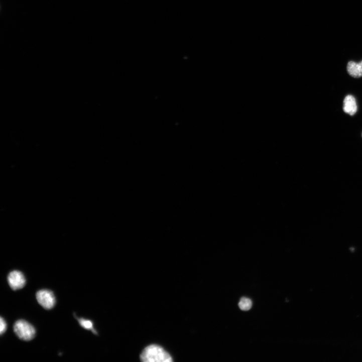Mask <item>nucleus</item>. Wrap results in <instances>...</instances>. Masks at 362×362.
Masks as SVG:
<instances>
[{"instance_id": "1", "label": "nucleus", "mask_w": 362, "mask_h": 362, "mask_svg": "<svg viewBox=\"0 0 362 362\" xmlns=\"http://www.w3.org/2000/svg\"><path fill=\"white\" fill-rule=\"evenodd\" d=\"M140 358L144 362H171V355L162 347L151 344L146 347L142 352Z\"/></svg>"}, {"instance_id": "2", "label": "nucleus", "mask_w": 362, "mask_h": 362, "mask_svg": "<svg viewBox=\"0 0 362 362\" xmlns=\"http://www.w3.org/2000/svg\"><path fill=\"white\" fill-rule=\"evenodd\" d=\"M14 330L20 339L26 341L32 340L36 334L34 326L24 320H20L16 322Z\"/></svg>"}, {"instance_id": "3", "label": "nucleus", "mask_w": 362, "mask_h": 362, "mask_svg": "<svg viewBox=\"0 0 362 362\" xmlns=\"http://www.w3.org/2000/svg\"><path fill=\"white\" fill-rule=\"evenodd\" d=\"M36 296L40 304L46 309H52L56 304L55 296L51 290H41L37 292Z\"/></svg>"}, {"instance_id": "4", "label": "nucleus", "mask_w": 362, "mask_h": 362, "mask_svg": "<svg viewBox=\"0 0 362 362\" xmlns=\"http://www.w3.org/2000/svg\"><path fill=\"white\" fill-rule=\"evenodd\" d=\"M8 281L10 286L14 290L23 288L26 284V279L23 273L16 270L10 273Z\"/></svg>"}, {"instance_id": "5", "label": "nucleus", "mask_w": 362, "mask_h": 362, "mask_svg": "<svg viewBox=\"0 0 362 362\" xmlns=\"http://www.w3.org/2000/svg\"><path fill=\"white\" fill-rule=\"evenodd\" d=\"M344 112L353 116L357 111V106L354 97L351 95L346 96L343 100Z\"/></svg>"}, {"instance_id": "6", "label": "nucleus", "mask_w": 362, "mask_h": 362, "mask_svg": "<svg viewBox=\"0 0 362 362\" xmlns=\"http://www.w3.org/2000/svg\"><path fill=\"white\" fill-rule=\"evenodd\" d=\"M347 71L348 74L354 78L362 77V61L359 63L350 61L347 65Z\"/></svg>"}, {"instance_id": "7", "label": "nucleus", "mask_w": 362, "mask_h": 362, "mask_svg": "<svg viewBox=\"0 0 362 362\" xmlns=\"http://www.w3.org/2000/svg\"><path fill=\"white\" fill-rule=\"evenodd\" d=\"M238 306L241 310L248 311L250 310L252 306V301L248 298L243 297L240 299Z\"/></svg>"}, {"instance_id": "8", "label": "nucleus", "mask_w": 362, "mask_h": 362, "mask_svg": "<svg viewBox=\"0 0 362 362\" xmlns=\"http://www.w3.org/2000/svg\"><path fill=\"white\" fill-rule=\"evenodd\" d=\"M78 320L82 327L86 329L92 330L94 333H97V332L93 327V323L91 321L84 318H80Z\"/></svg>"}, {"instance_id": "9", "label": "nucleus", "mask_w": 362, "mask_h": 362, "mask_svg": "<svg viewBox=\"0 0 362 362\" xmlns=\"http://www.w3.org/2000/svg\"><path fill=\"white\" fill-rule=\"evenodd\" d=\"M7 330V323L3 317L0 320V334H3Z\"/></svg>"}, {"instance_id": "10", "label": "nucleus", "mask_w": 362, "mask_h": 362, "mask_svg": "<svg viewBox=\"0 0 362 362\" xmlns=\"http://www.w3.org/2000/svg\"><path fill=\"white\" fill-rule=\"evenodd\" d=\"M361 136H362V134H361Z\"/></svg>"}]
</instances>
